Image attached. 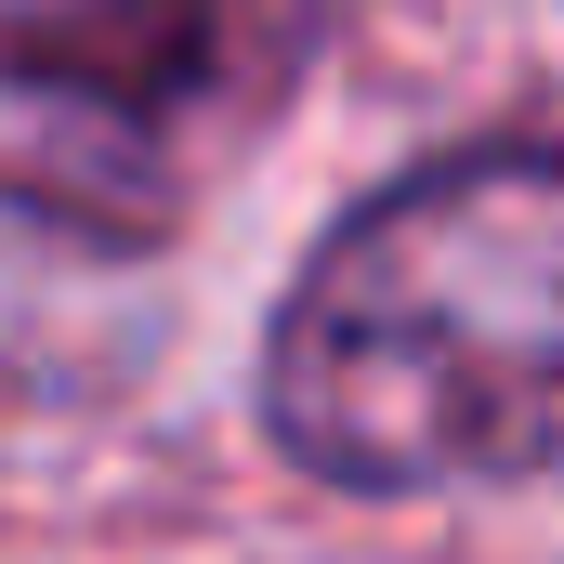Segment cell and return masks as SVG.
I'll list each match as a JSON object with an SVG mask.
<instances>
[{"mask_svg":"<svg viewBox=\"0 0 564 564\" xmlns=\"http://www.w3.org/2000/svg\"><path fill=\"white\" fill-rule=\"evenodd\" d=\"M263 421L381 499L564 459V144H473L341 210L276 302Z\"/></svg>","mask_w":564,"mask_h":564,"instance_id":"1","label":"cell"},{"mask_svg":"<svg viewBox=\"0 0 564 564\" xmlns=\"http://www.w3.org/2000/svg\"><path fill=\"white\" fill-rule=\"evenodd\" d=\"M158 315L171 302L132 224L0 184V433L93 421L106 394H132V368L158 355Z\"/></svg>","mask_w":564,"mask_h":564,"instance_id":"2","label":"cell"}]
</instances>
